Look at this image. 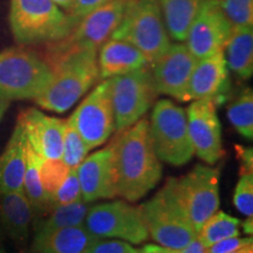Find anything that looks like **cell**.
I'll use <instances>...</instances> for the list:
<instances>
[{
	"mask_svg": "<svg viewBox=\"0 0 253 253\" xmlns=\"http://www.w3.org/2000/svg\"><path fill=\"white\" fill-rule=\"evenodd\" d=\"M145 119L114 138L116 194L126 202L140 201L162 178V164L155 154Z\"/></svg>",
	"mask_w": 253,
	"mask_h": 253,
	"instance_id": "cell-1",
	"label": "cell"
},
{
	"mask_svg": "<svg viewBox=\"0 0 253 253\" xmlns=\"http://www.w3.org/2000/svg\"><path fill=\"white\" fill-rule=\"evenodd\" d=\"M52 79L37 97L41 108L58 114L67 112L99 81L97 49L73 53L50 66Z\"/></svg>",
	"mask_w": 253,
	"mask_h": 253,
	"instance_id": "cell-2",
	"label": "cell"
},
{
	"mask_svg": "<svg viewBox=\"0 0 253 253\" xmlns=\"http://www.w3.org/2000/svg\"><path fill=\"white\" fill-rule=\"evenodd\" d=\"M9 24L20 45L55 42L77 26V21L52 0H11Z\"/></svg>",
	"mask_w": 253,
	"mask_h": 253,
	"instance_id": "cell-3",
	"label": "cell"
},
{
	"mask_svg": "<svg viewBox=\"0 0 253 253\" xmlns=\"http://www.w3.org/2000/svg\"><path fill=\"white\" fill-rule=\"evenodd\" d=\"M110 38L135 46L148 65L161 58L171 45L158 0H126L121 21Z\"/></svg>",
	"mask_w": 253,
	"mask_h": 253,
	"instance_id": "cell-4",
	"label": "cell"
},
{
	"mask_svg": "<svg viewBox=\"0 0 253 253\" xmlns=\"http://www.w3.org/2000/svg\"><path fill=\"white\" fill-rule=\"evenodd\" d=\"M53 71L46 60L24 48L0 52V101L36 100L48 86Z\"/></svg>",
	"mask_w": 253,
	"mask_h": 253,
	"instance_id": "cell-5",
	"label": "cell"
},
{
	"mask_svg": "<svg viewBox=\"0 0 253 253\" xmlns=\"http://www.w3.org/2000/svg\"><path fill=\"white\" fill-rule=\"evenodd\" d=\"M148 129L153 149L162 162L181 167L195 155L185 110L170 100H160L155 104Z\"/></svg>",
	"mask_w": 253,
	"mask_h": 253,
	"instance_id": "cell-6",
	"label": "cell"
},
{
	"mask_svg": "<svg viewBox=\"0 0 253 253\" xmlns=\"http://www.w3.org/2000/svg\"><path fill=\"white\" fill-rule=\"evenodd\" d=\"M141 210L149 237L160 245L179 250L197 238V231L177 203L169 178L153 198L141 205Z\"/></svg>",
	"mask_w": 253,
	"mask_h": 253,
	"instance_id": "cell-7",
	"label": "cell"
},
{
	"mask_svg": "<svg viewBox=\"0 0 253 253\" xmlns=\"http://www.w3.org/2000/svg\"><path fill=\"white\" fill-rule=\"evenodd\" d=\"M126 4V0H114L80 19L67 37L49 43L47 63L53 66L66 56L81 50H99L119 26Z\"/></svg>",
	"mask_w": 253,
	"mask_h": 253,
	"instance_id": "cell-8",
	"label": "cell"
},
{
	"mask_svg": "<svg viewBox=\"0 0 253 253\" xmlns=\"http://www.w3.org/2000/svg\"><path fill=\"white\" fill-rule=\"evenodd\" d=\"M219 168L197 164L185 176L169 178L173 196L197 235L219 209Z\"/></svg>",
	"mask_w": 253,
	"mask_h": 253,
	"instance_id": "cell-9",
	"label": "cell"
},
{
	"mask_svg": "<svg viewBox=\"0 0 253 253\" xmlns=\"http://www.w3.org/2000/svg\"><path fill=\"white\" fill-rule=\"evenodd\" d=\"M114 110V131L121 132L143 118L158 95L150 68H138L126 74L110 78Z\"/></svg>",
	"mask_w": 253,
	"mask_h": 253,
	"instance_id": "cell-10",
	"label": "cell"
},
{
	"mask_svg": "<svg viewBox=\"0 0 253 253\" xmlns=\"http://www.w3.org/2000/svg\"><path fill=\"white\" fill-rule=\"evenodd\" d=\"M84 226L99 238H118L131 244H141L149 238L141 207H134L126 201L89 208Z\"/></svg>",
	"mask_w": 253,
	"mask_h": 253,
	"instance_id": "cell-11",
	"label": "cell"
},
{
	"mask_svg": "<svg viewBox=\"0 0 253 253\" xmlns=\"http://www.w3.org/2000/svg\"><path fill=\"white\" fill-rule=\"evenodd\" d=\"M88 149L102 145L114 132V110L110 79L100 82L69 118Z\"/></svg>",
	"mask_w": 253,
	"mask_h": 253,
	"instance_id": "cell-12",
	"label": "cell"
},
{
	"mask_svg": "<svg viewBox=\"0 0 253 253\" xmlns=\"http://www.w3.org/2000/svg\"><path fill=\"white\" fill-rule=\"evenodd\" d=\"M217 99H201L186 109L190 140L197 156L214 164L225 154L221 143V128L217 114Z\"/></svg>",
	"mask_w": 253,
	"mask_h": 253,
	"instance_id": "cell-13",
	"label": "cell"
},
{
	"mask_svg": "<svg viewBox=\"0 0 253 253\" xmlns=\"http://www.w3.org/2000/svg\"><path fill=\"white\" fill-rule=\"evenodd\" d=\"M198 59L185 43H171L164 54L151 63V77L158 94L184 101L190 78Z\"/></svg>",
	"mask_w": 253,
	"mask_h": 253,
	"instance_id": "cell-14",
	"label": "cell"
},
{
	"mask_svg": "<svg viewBox=\"0 0 253 253\" xmlns=\"http://www.w3.org/2000/svg\"><path fill=\"white\" fill-rule=\"evenodd\" d=\"M231 31L232 27L221 12L219 0H211L192 21L185 45L196 59L207 58L224 50Z\"/></svg>",
	"mask_w": 253,
	"mask_h": 253,
	"instance_id": "cell-15",
	"label": "cell"
},
{
	"mask_svg": "<svg viewBox=\"0 0 253 253\" xmlns=\"http://www.w3.org/2000/svg\"><path fill=\"white\" fill-rule=\"evenodd\" d=\"M77 175L84 203L118 196L114 141L84 158L77 167Z\"/></svg>",
	"mask_w": 253,
	"mask_h": 253,
	"instance_id": "cell-16",
	"label": "cell"
},
{
	"mask_svg": "<svg viewBox=\"0 0 253 253\" xmlns=\"http://www.w3.org/2000/svg\"><path fill=\"white\" fill-rule=\"evenodd\" d=\"M27 143L43 160H61L66 120L48 116L37 108L19 115Z\"/></svg>",
	"mask_w": 253,
	"mask_h": 253,
	"instance_id": "cell-17",
	"label": "cell"
},
{
	"mask_svg": "<svg viewBox=\"0 0 253 253\" xmlns=\"http://www.w3.org/2000/svg\"><path fill=\"white\" fill-rule=\"evenodd\" d=\"M229 87V67L224 50L199 59L190 78L185 101L219 99Z\"/></svg>",
	"mask_w": 253,
	"mask_h": 253,
	"instance_id": "cell-18",
	"label": "cell"
},
{
	"mask_svg": "<svg viewBox=\"0 0 253 253\" xmlns=\"http://www.w3.org/2000/svg\"><path fill=\"white\" fill-rule=\"evenodd\" d=\"M26 136L19 122L0 155V194L24 191L26 170Z\"/></svg>",
	"mask_w": 253,
	"mask_h": 253,
	"instance_id": "cell-19",
	"label": "cell"
},
{
	"mask_svg": "<svg viewBox=\"0 0 253 253\" xmlns=\"http://www.w3.org/2000/svg\"><path fill=\"white\" fill-rule=\"evenodd\" d=\"M99 237L84 225L36 232L32 250L36 253H86Z\"/></svg>",
	"mask_w": 253,
	"mask_h": 253,
	"instance_id": "cell-20",
	"label": "cell"
},
{
	"mask_svg": "<svg viewBox=\"0 0 253 253\" xmlns=\"http://www.w3.org/2000/svg\"><path fill=\"white\" fill-rule=\"evenodd\" d=\"M99 62L100 79H110L126 74L148 65L144 55L126 41L110 38L100 47Z\"/></svg>",
	"mask_w": 253,
	"mask_h": 253,
	"instance_id": "cell-21",
	"label": "cell"
},
{
	"mask_svg": "<svg viewBox=\"0 0 253 253\" xmlns=\"http://www.w3.org/2000/svg\"><path fill=\"white\" fill-rule=\"evenodd\" d=\"M33 208L24 191L0 194V220L2 229L17 242H25L33 219Z\"/></svg>",
	"mask_w": 253,
	"mask_h": 253,
	"instance_id": "cell-22",
	"label": "cell"
},
{
	"mask_svg": "<svg viewBox=\"0 0 253 253\" xmlns=\"http://www.w3.org/2000/svg\"><path fill=\"white\" fill-rule=\"evenodd\" d=\"M211 0H158L168 34L183 42L196 15Z\"/></svg>",
	"mask_w": 253,
	"mask_h": 253,
	"instance_id": "cell-23",
	"label": "cell"
},
{
	"mask_svg": "<svg viewBox=\"0 0 253 253\" xmlns=\"http://www.w3.org/2000/svg\"><path fill=\"white\" fill-rule=\"evenodd\" d=\"M226 63L239 78L250 79L253 74V26L233 28L225 47Z\"/></svg>",
	"mask_w": 253,
	"mask_h": 253,
	"instance_id": "cell-24",
	"label": "cell"
},
{
	"mask_svg": "<svg viewBox=\"0 0 253 253\" xmlns=\"http://www.w3.org/2000/svg\"><path fill=\"white\" fill-rule=\"evenodd\" d=\"M41 158L27 143L26 145V170L24 176V194L33 208V210L41 212L46 209H52L50 202L43 191L40 179Z\"/></svg>",
	"mask_w": 253,
	"mask_h": 253,
	"instance_id": "cell-25",
	"label": "cell"
},
{
	"mask_svg": "<svg viewBox=\"0 0 253 253\" xmlns=\"http://www.w3.org/2000/svg\"><path fill=\"white\" fill-rule=\"evenodd\" d=\"M50 210L52 211L48 216L37 224L36 232L84 225V219L89 208L87 207V203L81 201L72 204L56 205Z\"/></svg>",
	"mask_w": 253,
	"mask_h": 253,
	"instance_id": "cell-26",
	"label": "cell"
},
{
	"mask_svg": "<svg viewBox=\"0 0 253 253\" xmlns=\"http://www.w3.org/2000/svg\"><path fill=\"white\" fill-rule=\"evenodd\" d=\"M240 225L242 221L238 218L230 216L224 211H216L202 225L197 238L203 243L205 248H209L223 239L238 237Z\"/></svg>",
	"mask_w": 253,
	"mask_h": 253,
	"instance_id": "cell-27",
	"label": "cell"
},
{
	"mask_svg": "<svg viewBox=\"0 0 253 253\" xmlns=\"http://www.w3.org/2000/svg\"><path fill=\"white\" fill-rule=\"evenodd\" d=\"M227 118L243 137H253V93L246 88L227 107Z\"/></svg>",
	"mask_w": 253,
	"mask_h": 253,
	"instance_id": "cell-28",
	"label": "cell"
},
{
	"mask_svg": "<svg viewBox=\"0 0 253 253\" xmlns=\"http://www.w3.org/2000/svg\"><path fill=\"white\" fill-rule=\"evenodd\" d=\"M88 153H89V149H88L86 142L79 134L72 120L67 119L65 125V131H63L61 161L68 168H77L87 157Z\"/></svg>",
	"mask_w": 253,
	"mask_h": 253,
	"instance_id": "cell-29",
	"label": "cell"
},
{
	"mask_svg": "<svg viewBox=\"0 0 253 253\" xmlns=\"http://www.w3.org/2000/svg\"><path fill=\"white\" fill-rule=\"evenodd\" d=\"M71 168H68L61 160H41L40 163V179L43 191L49 202L53 196L65 181L66 176ZM52 205V204H50Z\"/></svg>",
	"mask_w": 253,
	"mask_h": 253,
	"instance_id": "cell-30",
	"label": "cell"
},
{
	"mask_svg": "<svg viewBox=\"0 0 253 253\" xmlns=\"http://www.w3.org/2000/svg\"><path fill=\"white\" fill-rule=\"evenodd\" d=\"M219 6L232 30L253 26V0H219Z\"/></svg>",
	"mask_w": 253,
	"mask_h": 253,
	"instance_id": "cell-31",
	"label": "cell"
},
{
	"mask_svg": "<svg viewBox=\"0 0 253 253\" xmlns=\"http://www.w3.org/2000/svg\"><path fill=\"white\" fill-rule=\"evenodd\" d=\"M239 173L233 194V204L246 217H253V170L240 167Z\"/></svg>",
	"mask_w": 253,
	"mask_h": 253,
	"instance_id": "cell-32",
	"label": "cell"
},
{
	"mask_svg": "<svg viewBox=\"0 0 253 253\" xmlns=\"http://www.w3.org/2000/svg\"><path fill=\"white\" fill-rule=\"evenodd\" d=\"M81 201V186L77 175V168H71L65 181L61 183V185L50 199V204H52V208H54L56 205L72 204Z\"/></svg>",
	"mask_w": 253,
	"mask_h": 253,
	"instance_id": "cell-33",
	"label": "cell"
},
{
	"mask_svg": "<svg viewBox=\"0 0 253 253\" xmlns=\"http://www.w3.org/2000/svg\"><path fill=\"white\" fill-rule=\"evenodd\" d=\"M86 253H138V250L121 240H106L99 238L94 242Z\"/></svg>",
	"mask_w": 253,
	"mask_h": 253,
	"instance_id": "cell-34",
	"label": "cell"
},
{
	"mask_svg": "<svg viewBox=\"0 0 253 253\" xmlns=\"http://www.w3.org/2000/svg\"><path fill=\"white\" fill-rule=\"evenodd\" d=\"M248 245H253L252 237H245V238H240L239 236L232 237L209 246L207 248V253H231Z\"/></svg>",
	"mask_w": 253,
	"mask_h": 253,
	"instance_id": "cell-35",
	"label": "cell"
},
{
	"mask_svg": "<svg viewBox=\"0 0 253 253\" xmlns=\"http://www.w3.org/2000/svg\"><path fill=\"white\" fill-rule=\"evenodd\" d=\"M114 0H74L72 9L68 14L78 23L80 19L86 17L88 13Z\"/></svg>",
	"mask_w": 253,
	"mask_h": 253,
	"instance_id": "cell-36",
	"label": "cell"
},
{
	"mask_svg": "<svg viewBox=\"0 0 253 253\" xmlns=\"http://www.w3.org/2000/svg\"><path fill=\"white\" fill-rule=\"evenodd\" d=\"M236 151L238 155L240 162V167L248 168V169L253 170V154H252V148L250 147H243V145H236Z\"/></svg>",
	"mask_w": 253,
	"mask_h": 253,
	"instance_id": "cell-37",
	"label": "cell"
},
{
	"mask_svg": "<svg viewBox=\"0 0 253 253\" xmlns=\"http://www.w3.org/2000/svg\"><path fill=\"white\" fill-rule=\"evenodd\" d=\"M175 253H207V248L198 238H195L185 248L175 250Z\"/></svg>",
	"mask_w": 253,
	"mask_h": 253,
	"instance_id": "cell-38",
	"label": "cell"
},
{
	"mask_svg": "<svg viewBox=\"0 0 253 253\" xmlns=\"http://www.w3.org/2000/svg\"><path fill=\"white\" fill-rule=\"evenodd\" d=\"M138 253H175V250L166 248V246H158L154 244L144 245L141 250H138Z\"/></svg>",
	"mask_w": 253,
	"mask_h": 253,
	"instance_id": "cell-39",
	"label": "cell"
},
{
	"mask_svg": "<svg viewBox=\"0 0 253 253\" xmlns=\"http://www.w3.org/2000/svg\"><path fill=\"white\" fill-rule=\"evenodd\" d=\"M52 1L55 2V4L58 5L59 7H61L63 11H66L67 13H69V11L72 9L74 0H52Z\"/></svg>",
	"mask_w": 253,
	"mask_h": 253,
	"instance_id": "cell-40",
	"label": "cell"
},
{
	"mask_svg": "<svg viewBox=\"0 0 253 253\" xmlns=\"http://www.w3.org/2000/svg\"><path fill=\"white\" fill-rule=\"evenodd\" d=\"M243 227H244V232L246 235H252L253 232V219L252 217H248L246 218L245 221H243Z\"/></svg>",
	"mask_w": 253,
	"mask_h": 253,
	"instance_id": "cell-41",
	"label": "cell"
},
{
	"mask_svg": "<svg viewBox=\"0 0 253 253\" xmlns=\"http://www.w3.org/2000/svg\"><path fill=\"white\" fill-rule=\"evenodd\" d=\"M8 102H4V101H0V121H1V119L4 118L6 110L8 108Z\"/></svg>",
	"mask_w": 253,
	"mask_h": 253,
	"instance_id": "cell-42",
	"label": "cell"
},
{
	"mask_svg": "<svg viewBox=\"0 0 253 253\" xmlns=\"http://www.w3.org/2000/svg\"><path fill=\"white\" fill-rule=\"evenodd\" d=\"M231 253H253V245H248V246H245V248L236 250V251H233Z\"/></svg>",
	"mask_w": 253,
	"mask_h": 253,
	"instance_id": "cell-43",
	"label": "cell"
},
{
	"mask_svg": "<svg viewBox=\"0 0 253 253\" xmlns=\"http://www.w3.org/2000/svg\"><path fill=\"white\" fill-rule=\"evenodd\" d=\"M0 253H7V252L4 251V250H0Z\"/></svg>",
	"mask_w": 253,
	"mask_h": 253,
	"instance_id": "cell-44",
	"label": "cell"
}]
</instances>
